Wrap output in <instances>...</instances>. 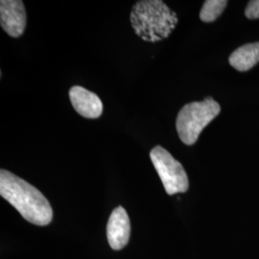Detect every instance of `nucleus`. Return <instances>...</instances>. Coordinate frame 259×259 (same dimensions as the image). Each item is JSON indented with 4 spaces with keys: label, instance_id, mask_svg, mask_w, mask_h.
Wrapping results in <instances>:
<instances>
[{
    "label": "nucleus",
    "instance_id": "nucleus-7",
    "mask_svg": "<svg viewBox=\"0 0 259 259\" xmlns=\"http://www.w3.org/2000/svg\"><path fill=\"white\" fill-rule=\"evenodd\" d=\"M71 104L80 115L85 118H98L103 112V104L100 98L82 87L75 85L69 91Z\"/></svg>",
    "mask_w": 259,
    "mask_h": 259
},
{
    "label": "nucleus",
    "instance_id": "nucleus-10",
    "mask_svg": "<svg viewBox=\"0 0 259 259\" xmlns=\"http://www.w3.org/2000/svg\"><path fill=\"white\" fill-rule=\"evenodd\" d=\"M245 16L250 19H259V0H251L248 3Z\"/></svg>",
    "mask_w": 259,
    "mask_h": 259
},
{
    "label": "nucleus",
    "instance_id": "nucleus-2",
    "mask_svg": "<svg viewBox=\"0 0 259 259\" xmlns=\"http://www.w3.org/2000/svg\"><path fill=\"white\" fill-rule=\"evenodd\" d=\"M130 19L135 33L148 42L167 38L179 21L176 13L160 0L138 1L133 7Z\"/></svg>",
    "mask_w": 259,
    "mask_h": 259
},
{
    "label": "nucleus",
    "instance_id": "nucleus-6",
    "mask_svg": "<svg viewBox=\"0 0 259 259\" xmlns=\"http://www.w3.org/2000/svg\"><path fill=\"white\" fill-rule=\"evenodd\" d=\"M131 223L127 211L118 206L111 212L107 225V237L111 249L122 250L129 242Z\"/></svg>",
    "mask_w": 259,
    "mask_h": 259
},
{
    "label": "nucleus",
    "instance_id": "nucleus-3",
    "mask_svg": "<svg viewBox=\"0 0 259 259\" xmlns=\"http://www.w3.org/2000/svg\"><path fill=\"white\" fill-rule=\"evenodd\" d=\"M221 107L211 97L202 102L186 104L179 112L176 128L179 138L186 145H193L202 131L220 113Z\"/></svg>",
    "mask_w": 259,
    "mask_h": 259
},
{
    "label": "nucleus",
    "instance_id": "nucleus-4",
    "mask_svg": "<svg viewBox=\"0 0 259 259\" xmlns=\"http://www.w3.org/2000/svg\"><path fill=\"white\" fill-rule=\"evenodd\" d=\"M150 157L168 195L185 193L189 182L181 162L161 146H156L150 152Z\"/></svg>",
    "mask_w": 259,
    "mask_h": 259
},
{
    "label": "nucleus",
    "instance_id": "nucleus-1",
    "mask_svg": "<svg viewBox=\"0 0 259 259\" xmlns=\"http://www.w3.org/2000/svg\"><path fill=\"white\" fill-rule=\"evenodd\" d=\"M0 195L28 222L47 226L52 221L53 210L44 194L26 181L4 169L0 171Z\"/></svg>",
    "mask_w": 259,
    "mask_h": 259
},
{
    "label": "nucleus",
    "instance_id": "nucleus-9",
    "mask_svg": "<svg viewBox=\"0 0 259 259\" xmlns=\"http://www.w3.org/2000/svg\"><path fill=\"white\" fill-rule=\"evenodd\" d=\"M228 5L226 0H206L200 13V19L204 22H212L222 15Z\"/></svg>",
    "mask_w": 259,
    "mask_h": 259
},
{
    "label": "nucleus",
    "instance_id": "nucleus-8",
    "mask_svg": "<svg viewBox=\"0 0 259 259\" xmlns=\"http://www.w3.org/2000/svg\"><path fill=\"white\" fill-rule=\"evenodd\" d=\"M229 62L236 70L245 72L259 63V42L248 44L237 48L230 56Z\"/></svg>",
    "mask_w": 259,
    "mask_h": 259
},
{
    "label": "nucleus",
    "instance_id": "nucleus-5",
    "mask_svg": "<svg viewBox=\"0 0 259 259\" xmlns=\"http://www.w3.org/2000/svg\"><path fill=\"white\" fill-rule=\"evenodd\" d=\"M0 23L11 37H19L26 27V11L21 0L0 1Z\"/></svg>",
    "mask_w": 259,
    "mask_h": 259
}]
</instances>
